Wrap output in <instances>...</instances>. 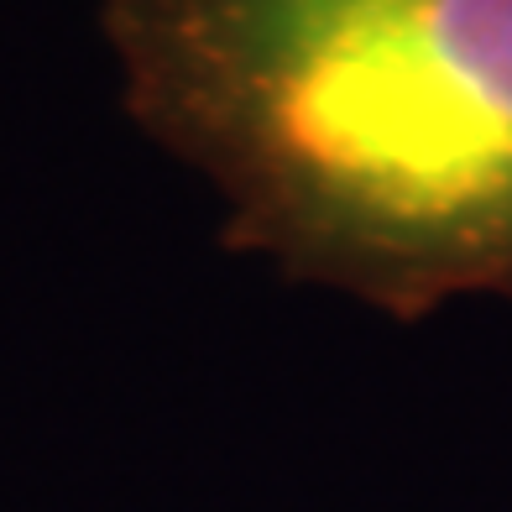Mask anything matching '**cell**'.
<instances>
[{
    "mask_svg": "<svg viewBox=\"0 0 512 512\" xmlns=\"http://www.w3.org/2000/svg\"><path fill=\"white\" fill-rule=\"evenodd\" d=\"M100 32L230 251L398 324L512 304V0H105Z\"/></svg>",
    "mask_w": 512,
    "mask_h": 512,
    "instance_id": "6da1fadb",
    "label": "cell"
}]
</instances>
